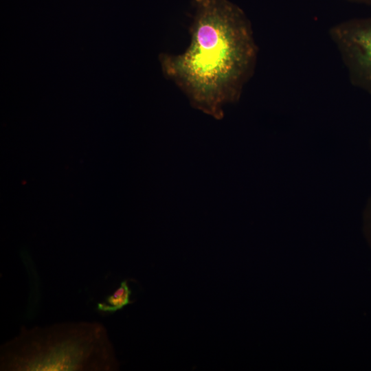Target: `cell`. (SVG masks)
<instances>
[{
  "instance_id": "4",
  "label": "cell",
  "mask_w": 371,
  "mask_h": 371,
  "mask_svg": "<svg viewBox=\"0 0 371 371\" xmlns=\"http://www.w3.org/2000/svg\"><path fill=\"white\" fill-rule=\"evenodd\" d=\"M131 289L127 280H123L120 286L108 295L105 301L97 304V309L102 313H114L131 304Z\"/></svg>"
},
{
  "instance_id": "3",
  "label": "cell",
  "mask_w": 371,
  "mask_h": 371,
  "mask_svg": "<svg viewBox=\"0 0 371 371\" xmlns=\"http://www.w3.org/2000/svg\"><path fill=\"white\" fill-rule=\"evenodd\" d=\"M329 36L352 86L371 95V16L333 25Z\"/></svg>"
},
{
  "instance_id": "1",
  "label": "cell",
  "mask_w": 371,
  "mask_h": 371,
  "mask_svg": "<svg viewBox=\"0 0 371 371\" xmlns=\"http://www.w3.org/2000/svg\"><path fill=\"white\" fill-rule=\"evenodd\" d=\"M190 41L179 54L159 56L164 76L192 107L216 120L240 98L254 72L258 47L244 11L229 0H194Z\"/></svg>"
},
{
  "instance_id": "6",
  "label": "cell",
  "mask_w": 371,
  "mask_h": 371,
  "mask_svg": "<svg viewBox=\"0 0 371 371\" xmlns=\"http://www.w3.org/2000/svg\"><path fill=\"white\" fill-rule=\"evenodd\" d=\"M348 1L361 4H365L371 6V0H347Z\"/></svg>"
},
{
  "instance_id": "7",
  "label": "cell",
  "mask_w": 371,
  "mask_h": 371,
  "mask_svg": "<svg viewBox=\"0 0 371 371\" xmlns=\"http://www.w3.org/2000/svg\"><path fill=\"white\" fill-rule=\"evenodd\" d=\"M370 148H371V139H370Z\"/></svg>"
},
{
  "instance_id": "2",
  "label": "cell",
  "mask_w": 371,
  "mask_h": 371,
  "mask_svg": "<svg viewBox=\"0 0 371 371\" xmlns=\"http://www.w3.org/2000/svg\"><path fill=\"white\" fill-rule=\"evenodd\" d=\"M1 370H117L105 327L98 322L56 324L27 329L1 348Z\"/></svg>"
},
{
  "instance_id": "5",
  "label": "cell",
  "mask_w": 371,
  "mask_h": 371,
  "mask_svg": "<svg viewBox=\"0 0 371 371\" xmlns=\"http://www.w3.org/2000/svg\"><path fill=\"white\" fill-rule=\"evenodd\" d=\"M362 225L364 237L371 249V196L368 198L363 211Z\"/></svg>"
}]
</instances>
